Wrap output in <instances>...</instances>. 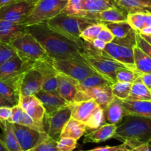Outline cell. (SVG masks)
Segmentation results:
<instances>
[{
	"label": "cell",
	"mask_w": 151,
	"mask_h": 151,
	"mask_svg": "<svg viewBox=\"0 0 151 151\" xmlns=\"http://www.w3.org/2000/svg\"><path fill=\"white\" fill-rule=\"evenodd\" d=\"M105 25L116 38H121L126 36L128 32L132 29L127 21L107 23L105 24Z\"/></svg>",
	"instance_id": "cell-33"
},
{
	"label": "cell",
	"mask_w": 151,
	"mask_h": 151,
	"mask_svg": "<svg viewBox=\"0 0 151 151\" xmlns=\"http://www.w3.org/2000/svg\"><path fill=\"white\" fill-rule=\"evenodd\" d=\"M12 115V107L1 106L0 107V122L10 120Z\"/></svg>",
	"instance_id": "cell-48"
},
{
	"label": "cell",
	"mask_w": 151,
	"mask_h": 151,
	"mask_svg": "<svg viewBox=\"0 0 151 151\" xmlns=\"http://www.w3.org/2000/svg\"><path fill=\"white\" fill-rule=\"evenodd\" d=\"M139 33L141 35H151V27H143Z\"/></svg>",
	"instance_id": "cell-53"
},
{
	"label": "cell",
	"mask_w": 151,
	"mask_h": 151,
	"mask_svg": "<svg viewBox=\"0 0 151 151\" xmlns=\"http://www.w3.org/2000/svg\"><path fill=\"white\" fill-rule=\"evenodd\" d=\"M131 85L132 83H131L119 82V81L114 83L111 85L114 97L122 100H127L131 92Z\"/></svg>",
	"instance_id": "cell-34"
},
{
	"label": "cell",
	"mask_w": 151,
	"mask_h": 151,
	"mask_svg": "<svg viewBox=\"0 0 151 151\" xmlns=\"http://www.w3.org/2000/svg\"><path fill=\"white\" fill-rule=\"evenodd\" d=\"M139 81L151 89V74L139 73Z\"/></svg>",
	"instance_id": "cell-49"
},
{
	"label": "cell",
	"mask_w": 151,
	"mask_h": 151,
	"mask_svg": "<svg viewBox=\"0 0 151 151\" xmlns=\"http://www.w3.org/2000/svg\"><path fill=\"white\" fill-rule=\"evenodd\" d=\"M33 67L39 71L43 78V84L41 90L48 92L58 93V75L52 63V59L41 60L35 62Z\"/></svg>",
	"instance_id": "cell-13"
},
{
	"label": "cell",
	"mask_w": 151,
	"mask_h": 151,
	"mask_svg": "<svg viewBox=\"0 0 151 151\" xmlns=\"http://www.w3.org/2000/svg\"><path fill=\"white\" fill-rule=\"evenodd\" d=\"M122 105L126 115L142 116L151 119V101L122 100Z\"/></svg>",
	"instance_id": "cell-23"
},
{
	"label": "cell",
	"mask_w": 151,
	"mask_h": 151,
	"mask_svg": "<svg viewBox=\"0 0 151 151\" xmlns=\"http://www.w3.org/2000/svg\"><path fill=\"white\" fill-rule=\"evenodd\" d=\"M35 96L42 103L45 109L46 114H51L53 112L69 105V103L59 95L58 93L48 92L40 90Z\"/></svg>",
	"instance_id": "cell-19"
},
{
	"label": "cell",
	"mask_w": 151,
	"mask_h": 151,
	"mask_svg": "<svg viewBox=\"0 0 151 151\" xmlns=\"http://www.w3.org/2000/svg\"><path fill=\"white\" fill-rule=\"evenodd\" d=\"M77 81L64 75H58V93L69 103H72L77 93Z\"/></svg>",
	"instance_id": "cell-22"
},
{
	"label": "cell",
	"mask_w": 151,
	"mask_h": 151,
	"mask_svg": "<svg viewBox=\"0 0 151 151\" xmlns=\"http://www.w3.org/2000/svg\"><path fill=\"white\" fill-rule=\"evenodd\" d=\"M68 0H38L29 16L22 24L29 26L47 22L60 13Z\"/></svg>",
	"instance_id": "cell-7"
},
{
	"label": "cell",
	"mask_w": 151,
	"mask_h": 151,
	"mask_svg": "<svg viewBox=\"0 0 151 151\" xmlns=\"http://www.w3.org/2000/svg\"><path fill=\"white\" fill-rule=\"evenodd\" d=\"M145 13L139 12V13H129L128 15L127 22L134 30L139 32L143 27H145Z\"/></svg>",
	"instance_id": "cell-38"
},
{
	"label": "cell",
	"mask_w": 151,
	"mask_h": 151,
	"mask_svg": "<svg viewBox=\"0 0 151 151\" xmlns=\"http://www.w3.org/2000/svg\"><path fill=\"white\" fill-rule=\"evenodd\" d=\"M119 7L126 10L128 13H134L142 12V13H151L150 7L144 5L137 0H117Z\"/></svg>",
	"instance_id": "cell-32"
},
{
	"label": "cell",
	"mask_w": 151,
	"mask_h": 151,
	"mask_svg": "<svg viewBox=\"0 0 151 151\" xmlns=\"http://www.w3.org/2000/svg\"><path fill=\"white\" fill-rule=\"evenodd\" d=\"M0 128L2 130L3 134L1 140L8 151H22L13 130V123L9 121L1 122Z\"/></svg>",
	"instance_id": "cell-26"
},
{
	"label": "cell",
	"mask_w": 151,
	"mask_h": 151,
	"mask_svg": "<svg viewBox=\"0 0 151 151\" xmlns=\"http://www.w3.org/2000/svg\"><path fill=\"white\" fill-rule=\"evenodd\" d=\"M1 106H8V107H13V104L8 101L7 99L4 98L1 94H0V107Z\"/></svg>",
	"instance_id": "cell-52"
},
{
	"label": "cell",
	"mask_w": 151,
	"mask_h": 151,
	"mask_svg": "<svg viewBox=\"0 0 151 151\" xmlns=\"http://www.w3.org/2000/svg\"><path fill=\"white\" fill-rule=\"evenodd\" d=\"M24 112V111L19 105L13 106L12 107V115L9 122L13 124H19L23 118Z\"/></svg>",
	"instance_id": "cell-44"
},
{
	"label": "cell",
	"mask_w": 151,
	"mask_h": 151,
	"mask_svg": "<svg viewBox=\"0 0 151 151\" xmlns=\"http://www.w3.org/2000/svg\"><path fill=\"white\" fill-rule=\"evenodd\" d=\"M38 0H16L0 7V20L22 23L29 16Z\"/></svg>",
	"instance_id": "cell-9"
},
{
	"label": "cell",
	"mask_w": 151,
	"mask_h": 151,
	"mask_svg": "<svg viewBox=\"0 0 151 151\" xmlns=\"http://www.w3.org/2000/svg\"><path fill=\"white\" fill-rule=\"evenodd\" d=\"M91 44H92L93 47H94V48L100 50H104L105 47H106V43L104 42L103 41H102V40L99 39V38H96V39H94Z\"/></svg>",
	"instance_id": "cell-50"
},
{
	"label": "cell",
	"mask_w": 151,
	"mask_h": 151,
	"mask_svg": "<svg viewBox=\"0 0 151 151\" xmlns=\"http://www.w3.org/2000/svg\"><path fill=\"white\" fill-rule=\"evenodd\" d=\"M86 133V127L85 123L71 117L63 127L60 134V138L67 137L77 140L81 138Z\"/></svg>",
	"instance_id": "cell-25"
},
{
	"label": "cell",
	"mask_w": 151,
	"mask_h": 151,
	"mask_svg": "<svg viewBox=\"0 0 151 151\" xmlns=\"http://www.w3.org/2000/svg\"><path fill=\"white\" fill-rule=\"evenodd\" d=\"M134 58L137 72L151 74V58L137 46L134 48Z\"/></svg>",
	"instance_id": "cell-28"
},
{
	"label": "cell",
	"mask_w": 151,
	"mask_h": 151,
	"mask_svg": "<svg viewBox=\"0 0 151 151\" xmlns=\"http://www.w3.org/2000/svg\"><path fill=\"white\" fill-rule=\"evenodd\" d=\"M69 105L72 109V118L83 123L88 120L94 111L100 107L94 100L74 102Z\"/></svg>",
	"instance_id": "cell-20"
},
{
	"label": "cell",
	"mask_w": 151,
	"mask_h": 151,
	"mask_svg": "<svg viewBox=\"0 0 151 151\" xmlns=\"http://www.w3.org/2000/svg\"><path fill=\"white\" fill-rule=\"evenodd\" d=\"M13 126L22 151L32 150L48 137L45 132H41L20 124H13Z\"/></svg>",
	"instance_id": "cell-10"
},
{
	"label": "cell",
	"mask_w": 151,
	"mask_h": 151,
	"mask_svg": "<svg viewBox=\"0 0 151 151\" xmlns=\"http://www.w3.org/2000/svg\"><path fill=\"white\" fill-rule=\"evenodd\" d=\"M79 151H83V150H79Z\"/></svg>",
	"instance_id": "cell-62"
},
{
	"label": "cell",
	"mask_w": 151,
	"mask_h": 151,
	"mask_svg": "<svg viewBox=\"0 0 151 151\" xmlns=\"http://www.w3.org/2000/svg\"><path fill=\"white\" fill-rule=\"evenodd\" d=\"M106 122L104 111L100 106L94 111V113L85 122L86 127V132L88 133L97 129L103 125H104Z\"/></svg>",
	"instance_id": "cell-31"
},
{
	"label": "cell",
	"mask_w": 151,
	"mask_h": 151,
	"mask_svg": "<svg viewBox=\"0 0 151 151\" xmlns=\"http://www.w3.org/2000/svg\"><path fill=\"white\" fill-rule=\"evenodd\" d=\"M14 1H16V0H0V7L7 5L10 3L13 2Z\"/></svg>",
	"instance_id": "cell-55"
},
{
	"label": "cell",
	"mask_w": 151,
	"mask_h": 151,
	"mask_svg": "<svg viewBox=\"0 0 151 151\" xmlns=\"http://www.w3.org/2000/svg\"><path fill=\"white\" fill-rule=\"evenodd\" d=\"M119 7L117 0H82V11L97 13L111 7Z\"/></svg>",
	"instance_id": "cell-27"
},
{
	"label": "cell",
	"mask_w": 151,
	"mask_h": 151,
	"mask_svg": "<svg viewBox=\"0 0 151 151\" xmlns=\"http://www.w3.org/2000/svg\"><path fill=\"white\" fill-rule=\"evenodd\" d=\"M97 38L102 40V41H103L104 42H106V44H108V43L112 42V41H114V39L115 38V37L114 35L112 34V32L106 27V25H104L103 29H101V31H100V33H99Z\"/></svg>",
	"instance_id": "cell-46"
},
{
	"label": "cell",
	"mask_w": 151,
	"mask_h": 151,
	"mask_svg": "<svg viewBox=\"0 0 151 151\" xmlns=\"http://www.w3.org/2000/svg\"><path fill=\"white\" fill-rule=\"evenodd\" d=\"M136 35L137 31L132 29L126 36L121 38H115L113 41L117 45L122 64L128 69L137 72L134 58V48L137 46Z\"/></svg>",
	"instance_id": "cell-11"
},
{
	"label": "cell",
	"mask_w": 151,
	"mask_h": 151,
	"mask_svg": "<svg viewBox=\"0 0 151 151\" xmlns=\"http://www.w3.org/2000/svg\"><path fill=\"white\" fill-rule=\"evenodd\" d=\"M1 122H0V125H1Z\"/></svg>",
	"instance_id": "cell-63"
},
{
	"label": "cell",
	"mask_w": 151,
	"mask_h": 151,
	"mask_svg": "<svg viewBox=\"0 0 151 151\" xmlns=\"http://www.w3.org/2000/svg\"><path fill=\"white\" fill-rule=\"evenodd\" d=\"M0 151H8L1 138H0Z\"/></svg>",
	"instance_id": "cell-57"
},
{
	"label": "cell",
	"mask_w": 151,
	"mask_h": 151,
	"mask_svg": "<svg viewBox=\"0 0 151 151\" xmlns=\"http://www.w3.org/2000/svg\"><path fill=\"white\" fill-rule=\"evenodd\" d=\"M108 85H111V84L101 75L96 73L78 83L76 86V88L77 91H83L94 88V87Z\"/></svg>",
	"instance_id": "cell-30"
},
{
	"label": "cell",
	"mask_w": 151,
	"mask_h": 151,
	"mask_svg": "<svg viewBox=\"0 0 151 151\" xmlns=\"http://www.w3.org/2000/svg\"><path fill=\"white\" fill-rule=\"evenodd\" d=\"M27 32L42 46L51 59H83L81 46L52 29L46 22L29 25Z\"/></svg>",
	"instance_id": "cell-1"
},
{
	"label": "cell",
	"mask_w": 151,
	"mask_h": 151,
	"mask_svg": "<svg viewBox=\"0 0 151 151\" xmlns=\"http://www.w3.org/2000/svg\"><path fill=\"white\" fill-rule=\"evenodd\" d=\"M127 100L151 101V89L140 81L133 83L131 92Z\"/></svg>",
	"instance_id": "cell-29"
},
{
	"label": "cell",
	"mask_w": 151,
	"mask_h": 151,
	"mask_svg": "<svg viewBox=\"0 0 151 151\" xmlns=\"http://www.w3.org/2000/svg\"><path fill=\"white\" fill-rule=\"evenodd\" d=\"M0 94L10 103H11L13 106L19 104L20 94L8 84L1 81H0Z\"/></svg>",
	"instance_id": "cell-37"
},
{
	"label": "cell",
	"mask_w": 151,
	"mask_h": 151,
	"mask_svg": "<svg viewBox=\"0 0 151 151\" xmlns=\"http://www.w3.org/2000/svg\"><path fill=\"white\" fill-rule=\"evenodd\" d=\"M116 81L133 83L139 81V73L126 67L119 68L116 72Z\"/></svg>",
	"instance_id": "cell-36"
},
{
	"label": "cell",
	"mask_w": 151,
	"mask_h": 151,
	"mask_svg": "<svg viewBox=\"0 0 151 151\" xmlns=\"http://www.w3.org/2000/svg\"><path fill=\"white\" fill-rule=\"evenodd\" d=\"M134 149L139 151H151V140L145 144L141 145L134 147Z\"/></svg>",
	"instance_id": "cell-51"
},
{
	"label": "cell",
	"mask_w": 151,
	"mask_h": 151,
	"mask_svg": "<svg viewBox=\"0 0 151 151\" xmlns=\"http://www.w3.org/2000/svg\"><path fill=\"white\" fill-rule=\"evenodd\" d=\"M127 151H139V150H136V149L134 148H128L127 149Z\"/></svg>",
	"instance_id": "cell-59"
},
{
	"label": "cell",
	"mask_w": 151,
	"mask_h": 151,
	"mask_svg": "<svg viewBox=\"0 0 151 151\" xmlns=\"http://www.w3.org/2000/svg\"><path fill=\"white\" fill-rule=\"evenodd\" d=\"M141 36L142 37V38H144V39L145 40L147 43H149V44L151 45V35H141Z\"/></svg>",
	"instance_id": "cell-58"
},
{
	"label": "cell",
	"mask_w": 151,
	"mask_h": 151,
	"mask_svg": "<svg viewBox=\"0 0 151 151\" xmlns=\"http://www.w3.org/2000/svg\"><path fill=\"white\" fill-rule=\"evenodd\" d=\"M71 117L72 109L69 105L61 108L51 114H45L43 119L44 132L50 138L58 141L63 127Z\"/></svg>",
	"instance_id": "cell-8"
},
{
	"label": "cell",
	"mask_w": 151,
	"mask_h": 151,
	"mask_svg": "<svg viewBox=\"0 0 151 151\" xmlns=\"http://www.w3.org/2000/svg\"><path fill=\"white\" fill-rule=\"evenodd\" d=\"M103 50H104V51L106 52L112 59H114V60H116V61L122 63L119 50H118V47L116 43L114 42V41L108 43V44H106V47H105V49Z\"/></svg>",
	"instance_id": "cell-43"
},
{
	"label": "cell",
	"mask_w": 151,
	"mask_h": 151,
	"mask_svg": "<svg viewBox=\"0 0 151 151\" xmlns=\"http://www.w3.org/2000/svg\"><path fill=\"white\" fill-rule=\"evenodd\" d=\"M114 138L134 148L151 140V119L126 115L117 125Z\"/></svg>",
	"instance_id": "cell-2"
},
{
	"label": "cell",
	"mask_w": 151,
	"mask_h": 151,
	"mask_svg": "<svg viewBox=\"0 0 151 151\" xmlns=\"http://www.w3.org/2000/svg\"><path fill=\"white\" fill-rule=\"evenodd\" d=\"M104 24L97 22L87 27L81 33V38L83 41L91 43L94 39L97 38L99 33L104 27Z\"/></svg>",
	"instance_id": "cell-35"
},
{
	"label": "cell",
	"mask_w": 151,
	"mask_h": 151,
	"mask_svg": "<svg viewBox=\"0 0 151 151\" xmlns=\"http://www.w3.org/2000/svg\"><path fill=\"white\" fill-rule=\"evenodd\" d=\"M9 45L15 50L16 55L25 61L35 63L50 58L42 46L28 32L12 41Z\"/></svg>",
	"instance_id": "cell-5"
},
{
	"label": "cell",
	"mask_w": 151,
	"mask_h": 151,
	"mask_svg": "<svg viewBox=\"0 0 151 151\" xmlns=\"http://www.w3.org/2000/svg\"><path fill=\"white\" fill-rule=\"evenodd\" d=\"M128 146L126 144L122 143V144L116 146H105V147H96V148L91 149V150H87V151H122L124 150L128 149Z\"/></svg>",
	"instance_id": "cell-47"
},
{
	"label": "cell",
	"mask_w": 151,
	"mask_h": 151,
	"mask_svg": "<svg viewBox=\"0 0 151 151\" xmlns=\"http://www.w3.org/2000/svg\"><path fill=\"white\" fill-rule=\"evenodd\" d=\"M18 105H19L35 122L43 124L45 109L41 102L35 95L20 96Z\"/></svg>",
	"instance_id": "cell-17"
},
{
	"label": "cell",
	"mask_w": 151,
	"mask_h": 151,
	"mask_svg": "<svg viewBox=\"0 0 151 151\" xmlns=\"http://www.w3.org/2000/svg\"><path fill=\"white\" fill-rule=\"evenodd\" d=\"M136 38H137V46L139 48L141 49L147 55L151 58V45L149 43H147L142 37L140 35L138 32H137L136 35Z\"/></svg>",
	"instance_id": "cell-45"
},
{
	"label": "cell",
	"mask_w": 151,
	"mask_h": 151,
	"mask_svg": "<svg viewBox=\"0 0 151 151\" xmlns=\"http://www.w3.org/2000/svg\"><path fill=\"white\" fill-rule=\"evenodd\" d=\"M114 98V97L112 93L111 85H108L94 87L83 91H77L72 103L94 100L102 109H104Z\"/></svg>",
	"instance_id": "cell-12"
},
{
	"label": "cell",
	"mask_w": 151,
	"mask_h": 151,
	"mask_svg": "<svg viewBox=\"0 0 151 151\" xmlns=\"http://www.w3.org/2000/svg\"><path fill=\"white\" fill-rule=\"evenodd\" d=\"M33 62L25 61L16 55L0 66V81H5L33 67Z\"/></svg>",
	"instance_id": "cell-14"
},
{
	"label": "cell",
	"mask_w": 151,
	"mask_h": 151,
	"mask_svg": "<svg viewBox=\"0 0 151 151\" xmlns=\"http://www.w3.org/2000/svg\"><path fill=\"white\" fill-rule=\"evenodd\" d=\"M27 151H32V150H27Z\"/></svg>",
	"instance_id": "cell-61"
},
{
	"label": "cell",
	"mask_w": 151,
	"mask_h": 151,
	"mask_svg": "<svg viewBox=\"0 0 151 151\" xmlns=\"http://www.w3.org/2000/svg\"><path fill=\"white\" fill-rule=\"evenodd\" d=\"M122 151H127V149H126V150H122Z\"/></svg>",
	"instance_id": "cell-60"
},
{
	"label": "cell",
	"mask_w": 151,
	"mask_h": 151,
	"mask_svg": "<svg viewBox=\"0 0 151 151\" xmlns=\"http://www.w3.org/2000/svg\"><path fill=\"white\" fill-rule=\"evenodd\" d=\"M58 141L47 137L41 142H40L32 151H58L57 148Z\"/></svg>",
	"instance_id": "cell-40"
},
{
	"label": "cell",
	"mask_w": 151,
	"mask_h": 151,
	"mask_svg": "<svg viewBox=\"0 0 151 151\" xmlns=\"http://www.w3.org/2000/svg\"><path fill=\"white\" fill-rule=\"evenodd\" d=\"M46 22L52 29L75 41L82 47L83 41L81 38V33L87 27L98 22L82 16L60 13Z\"/></svg>",
	"instance_id": "cell-4"
},
{
	"label": "cell",
	"mask_w": 151,
	"mask_h": 151,
	"mask_svg": "<svg viewBox=\"0 0 151 151\" xmlns=\"http://www.w3.org/2000/svg\"><path fill=\"white\" fill-rule=\"evenodd\" d=\"M82 0H68L66 6L61 13L70 16H81L83 11L81 10Z\"/></svg>",
	"instance_id": "cell-39"
},
{
	"label": "cell",
	"mask_w": 151,
	"mask_h": 151,
	"mask_svg": "<svg viewBox=\"0 0 151 151\" xmlns=\"http://www.w3.org/2000/svg\"><path fill=\"white\" fill-rule=\"evenodd\" d=\"M145 27H151V13H145Z\"/></svg>",
	"instance_id": "cell-54"
},
{
	"label": "cell",
	"mask_w": 151,
	"mask_h": 151,
	"mask_svg": "<svg viewBox=\"0 0 151 151\" xmlns=\"http://www.w3.org/2000/svg\"><path fill=\"white\" fill-rule=\"evenodd\" d=\"M137 1L151 8V0H137Z\"/></svg>",
	"instance_id": "cell-56"
},
{
	"label": "cell",
	"mask_w": 151,
	"mask_h": 151,
	"mask_svg": "<svg viewBox=\"0 0 151 151\" xmlns=\"http://www.w3.org/2000/svg\"><path fill=\"white\" fill-rule=\"evenodd\" d=\"M106 122L117 125L125 116V110L122 105V100L114 97L110 103L103 109Z\"/></svg>",
	"instance_id": "cell-24"
},
{
	"label": "cell",
	"mask_w": 151,
	"mask_h": 151,
	"mask_svg": "<svg viewBox=\"0 0 151 151\" xmlns=\"http://www.w3.org/2000/svg\"><path fill=\"white\" fill-rule=\"evenodd\" d=\"M82 48L83 58L97 74L111 84L116 82V72L119 68L126 67L125 65L112 59L104 50L94 48L91 43L83 41Z\"/></svg>",
	"instance_id": "cell-3"
},
{
	"label": "cell",
	"mask_w": 151,
	"mask_h": 151,
	"mask_svg": "<svg viewBox=\"0 0 151 151\" xmlns=\"http://www.w3.org/2000/svg\"><path fill=\"white\" fill-rule=\"evenodd\" d=\"M128 15V12L121 7H114L97 13L83 11L81 16L96 20L100 23L107 24L127 21Z\"/></svg>",
	"instance_id": "cell-15"
},
{
	"label": "cell",
	"mask_w": 151,
	"mask_h": 151,
	"mask_svg": "<svg viewBox=\"0 0 151 151\" xmlns=\"http://www.w3.org/2000/svg\"><path fill=\"white\" fill-rule=\"evenodd\" d=\"M15 55L16 52L9 44L0 42V66Z\"/></svg>",
	"instance_id": "cell-41"
},
{
	"label": "cell",
	"mask_w": 151,
	"mask_h": 151,
	"mask_svg": "<svg viewBox=\"0 0 151 151\" xmlns=\"http://www.w3.org/2000/svg\"><path fill=\"white\" fill-rule=\"evenodd\" d=\"M43 78L39 71L34 67L25 72L22 78L20 88V96L35 95L41 90Z\"/></svg>",
	"instance_id": "cell-16"
},
{
	"label": "cell",
	"mask_w": 151,
	"mask_h": 151,
	"mask_svg": "<svg viewBox=\"0 0 151 151\" xmlns=\"http://www.w3.org/2000/svg\"><path fill=\"white\" fill-rule=\"evenodd\" d=\"M27 32V26L22 23L0 20V42L10 44L18 37Z\"/></svg>",
	"instance_id": "cell-18"
},
{
	"label": "cell",
	"mask_w": 151,
	"mask_h": 151,
	"mask_svg": "<svg viewBox=\"0 0 151 151\" xmlns=\"http://www.w3.org/2000/svg\"><path fill=\"white\" fill-rule=\"evenodd\" d=\"M77 140L67 137L60 138L57 143V148L58 151H73L76 148Z\"/></svg>",
	"instance_id": "cell-42"
},
{
	"label": "cell",
	"mask_w": 151,
	"mask_h": 151,
	"mask_svg": "<svg viewBox=\"0 0 151 151\" xmlns=\"http://www.w3.org/2000/svg\"><path fill=\"white\" fill-rule=\"evenodd\" d=\"M117 125L105 123L97 129L88 132L83 139V143H100L114 138Z\"/></svg>",
	"instance_id": "cell-21"
},
{
	"label": "cell",
	"mask_w": 151,
	"mask_h": 151,
	"mask_svg": "<svg viewBox=\"0 0 151 151\" xmlns=\"http://www.w3.org/2000/svg\"><path fill=\"white\" fill-rule=\"evenodd\" d=\"M52 63L59 74L66 75L79 82L97 73L84 58L52 59Z\"/></svg>",
	"instance_id": "cell-6"
}]
</instances>
